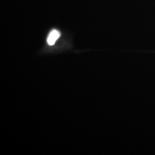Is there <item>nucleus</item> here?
<instances>
[{
    "instance_id": "1",
    "label": "nucleus",
    "mask_w": 155,
    "mask_h": 155,
    "mask_svg": "<svg viewBox=\"0 0 155 155\" xmlns=\"http://www.w3.org/2000/svg\"><path fill=\"white\" fill-rule=\"evenodd\" d=\"M61 33L56 29H53L50 32L47 38V43L50 45H53L55 43L56 41L59 38Z\"/></svg>"
}]
</instances>
